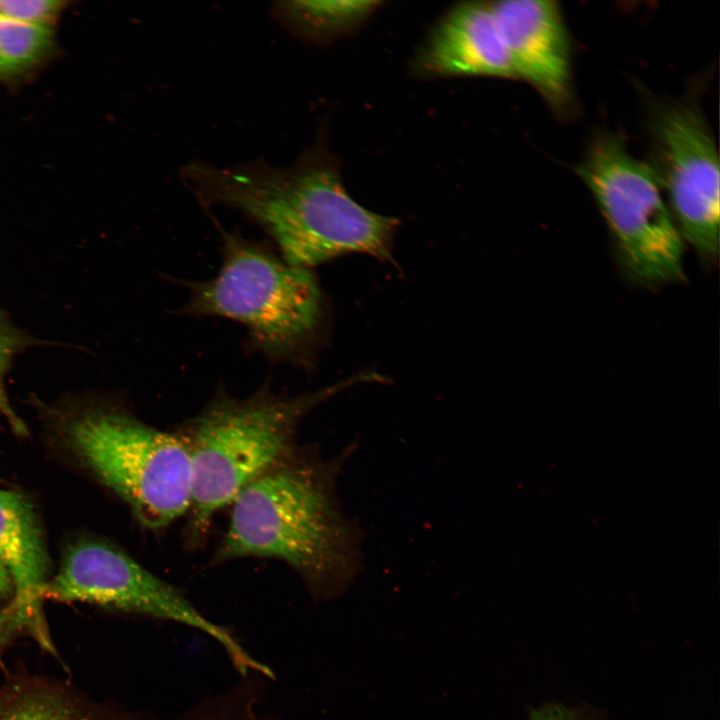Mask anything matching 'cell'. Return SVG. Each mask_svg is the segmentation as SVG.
Listing matches in <instances>:
<instances>
[{
	"mask_svg": "<svg viewBox=\"0 0 720 720\" xmlns=\"http://www.w3.org/2000/svg\"><path fill=\"white\" fill-rule=\"evenodd\" d=\"M192 184L203 208L240 212L294 266L310 269L350 253L395 264L392 244L400 221L366 209L348 194L323 137L292 166L263 159L226 167L204 162Z\"/></svg>",
	"mask_w": 720,
	"mask_h": 720,
	"instance_id": "cell-1",
	"label": "cell"
},
{
	"mask_svg": "<svg viewBox=\"0 0 720 720\" xmlns=\"http://www.w3.org/2000/svg\"><path fill=\"white\" fill-rule=\"evenodd\" d=\"M356 447L324 458L316 448L296 447L245 486L232 505L213 564L241 558L285 562L311 595L342 594L363 568V534L343 510L338 479Z\"/></svg>",
	"mask_w": 720,
	"mask_h": 720,
	"instance_id": "cell-2",
	"label": "cell"
},
{
	"mask_svg": "<svg viewBox=\"0 0 720 720\" xmlns=\"http://www.w3.org/2000/svg\"><path fill=\"white\" fill-rule=\"evenodd\" d=\"M370 381L383 378L361 373L297 395L277 393L267 385L245 398L217 392L177 432L191 462L190 541L198 542L220 509L297 447L298 428L307 414L340 391Z\"/></svg>",
	"mask_w": 720,
	"mask_h": 720,
	"instance_id": "cell-3",
	"label": "cell"
},
{
	"mask_svg": "<svg viewBox=\"0 0 720 720\" xmlns=\"http://www.w3.org/2000/svg\"><path fill=\"white\" fill-rule=\"evenodd\" d=\"M219 229L218 273L185 282L189 299L182 312L239 322L247 329L252 349L268 360L305 361L323 320V298L315 276L261 242Z\"/></svg>",
	"mask_w": 720,
	"mask_h": 720,
	"instance_id": "cell-4",
	"label": "cell"
},
{
	"mask_svg": "<svg viewBox=\"0 0 720 720\" xmlns=\"http://www.w3.org/2000/svg\"><path fill=\"white\" fill-rule=\"evenodd\" d=\"M62 433L81 464L145 528L163 529L189 511L191 462L177 432L155 428L126 409L99 404L66 414Z\"/></svg>",
	"mask_w": 720,
	"mask_h": 720,
	"instance_id": "cell-5",
	"label": "cell"
},
{
	"mask_svg": "<svg viewBox=\"0 0 720 720\" xmlns=\"http://www.w3.org/2000/svg\"><path fill=\"white\" fill-rule=\"evenodd\" d=\"M577 173L609 226L624 271L645 284L682 280L683 239L652 167L608 134L594 140Z\"/></svg>",
	"mask_w": 720,
	"mask_h": 720,
	"instance_id": "cell-6",
	"label": "cell"
},
{
	"mask_svg": "<svg viewBox=\"0 0 720 720\" xmlns=\"http://www.w3.org/2000/svg\"><path fill=\"white\" fill-rule=\"evenodd\" d=\"M40 598L89 603L179 622L213 637L241 674L262 669V664L252 658L229 631L205 618L180 590L105 541L87 540L71 545L57 573L41 588Z\"/></svg>",
	"mask_w": 720,
	"mask_h": 720,
	"instance_id": "cell-7",
	"label": "cell"
},
{
	"mask_svg": "<svg viewBox=\"0 0 720 720\" xmlns=\"http://www.w3.org/2000/svg\"><path fill=\"white\" fill-rule=\"evenodd\" d=\"M653 164L681 234L707 261L719 252V156L702 114L686 104L660 109L651 126Z\"/></svg>",
	"mask_w": 720,
	"mask_h": 720,
	"instance_id": "cell-8",
	"label": "cell"
},
{
	"mask_svg": "<svg viewBox=\"0 0 720 720\" xmlns=\"http://www.w3.org/2000/svg\"><path fill=\"white\" fill-rule=\"evenodd\" d=\"M516 79L532 85L552 106L571 97V47L558 2H491Z\"/></svg>",
	"mask_w": 720,
	"mask_h": 720,
	"instance_id": "cell-9",
	"label": "cell"
},
{
	"mask_svg": "<svg viewBox=\"0 0 720 720\" xmlns=\"http://www.w3.org/2000/svg\"><path fill=\"white\" fill-rule=\"evenodd\" d=\"M426 78H515L491 2H462L435 23L413 61Z\"/></svg>",
	"mask_w": 720,
	"mask_h": 720,
	"instance_id": "cell-10",
	"label": "cell"
},
{
	"mask_svg": "<svg viewBox=\"0 0 720 720\" xmlns=\"http://www.w3.org/2000/svg\"><path fill=\"white\" fill-rule=\"evenodd\" d=\"M0 560L13 582L12 599L34 626L35 641L55 654L40 598L50 578V560L38 514L26 496L6 489H0Z\"/></svg>",
	"mask_w": 720,
	"mask_h": 720,
	"instance_id": "cell-11",
	"label": "cell"
},
{
	"mask_svg": "<svg viewBox=\"0 0 720 720\" xmlns=\"http://www.w3.org/2000/svg\"><path fill=\"white\" fill-rule=\"evenodd\" d=\"M0 720H141L63 681L19 673L0 682Z\"/></svg>",
	"mask_w": 720,
	"mask_h": 720,
	"instance_id": "cell-12",
	"label": "cell"
},
{
	"mask_svg": "<svg viewBox=\"0 0 720 720\" xmlns=\"http://www.w3.org/2000/svg\"><path fill=\"white\" fill-rule=\"evenodd\" d=\"M379 1H279L272 16L296 37L329 44L360 29L379 9Z\"/></svg>",
	"mask_w": 720,
	"mask_h": 720,
	"instance_id": "cell-13",
	"label": "cell"
},
{
	"mask_svg": "<svg viewBox=\"0 0 720 720\" xmlns=\"http://www.w3.org/2000/svg\"><path fill=\"white\" fill-rule=\"evenodd\" d=\"M50 27L20 22L0 14V80L24 79L54 54Z\"/></svg>",
	"mask_w": 720,
	"mask_h": 720,
	"instance_id": "cell-14",
	"label": "cell"
},
{
	"mask_svg": "<svg viewBox=\"0 0 720 720\" xmlns=\"http://www.w3.org/2000/svg\"><path fill=\"white\" fill-rule=\"evenodd\" d=\"M33 344V339L16 328L8 317L0 311V414L6 419L12 430L21 436L28 433L26 424L14 411L4 387V377L14 356Z\"/></svg>",
	"mask_w": 720,
	"mask_h": 720,
	"instance_id": "cell-15",
	"label": "cell"
},
{
	"mask_svg": "<svg viewBox=\"0 0 720 720\" xmlns=\"http://www.w3.org/2000/svg\"><path fill=\"white\" fill-rule=\"evenodd\" d=\"M63 6L64 2L55 0H1L0 14L20 22L50 27Z\"/></svg>",
	"mask_w": 720,
	"mask_h": 720,
	"instance_id": "cell-16",
	"label": "cell"
},
{
	"mask_svg": "<svg viewBox=\"0 0 720 720\" xmlns=\"http://www.w3.org/2000/svg\"><path fill=\"white\" fill-rule=\"evenodd\" d=\"M28 634L34 637L32 622L13 599L0 608V656L17 637Z\"/></svg>",
	"mask_w": 720,
	"mask_h": 720,
	"instance_id": "cell-17",
	"label": "cell"
},
{
	"mask_svg": "<svg viewBox=\"0 0 720 720\" xmlns=\"http://www.w3.org/2000/svg\"><path fill=\"white\" fill-rule=\"evenodd\" d=\"M532 720H584L576 713L557 706L545 707L536 711Z\"/></svg>",
	"mask_w": 720,
	"mask_h": 720,
	"instance_id": "cell-18",
	"label": "cell"
},
{
	"mask_svg": "<svg viewBox=\"0 0 720 720\" xmlns=\"http://www.w3.org/2000/svg\"><path fill=\"white\" fill-rule=\"evenodd\" d=\"M14 594L13 582L9 572L0 560V601L11 600Z\"/></svg>",
	"mask_w": 720,
	"mask_h": 720,
	"instance_id": "cell-19",
	"label": "cell"
}]
</instances>
